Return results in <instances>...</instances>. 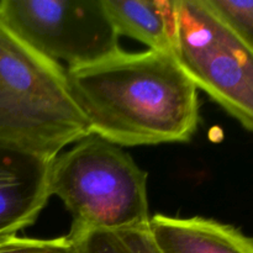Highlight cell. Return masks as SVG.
I'll list each match as a JSON object with an SVG mask.
<instances>
[{
    "label": "cell",
    "instance_id": "6da1fadb",
    "mask_svg": "<svg viewBox=\"0 0 253 253\" xmlns=\"http://www.w3.org/2000/svg\"><path fill=\"white\" fill-rule=\"evenodd\" d=\"M67 76L91 133L120 147L183 143L197 132L198 89L173 54L119 49Z\"/></svg>",
    "mask_w": 253,
    "mask_h": 253
},
{
    "label": "cell",
    "instance_id": "7a4b0ae2",
    "mask_svg": "<svg viewBox=\"0 0 253 253\" xmlns=\"http://www.w3.org/2000/svg\"><path fill=\"white\" fill-rule=\"evenodd\" d=\"M91 135L61 63L12 34L0 20V146L53 161Z\"/></svg>",
    "mask_w": 253,
    "mask_h": 253
},
{
    "label": "cell",
    "instance_id": "3957f363",
    "mask_svg": "<svg viewBox=\"0 0 253 253\" xmlns=\"http://www.w3.org/2000/svg\"><path fill=\"white\" fill-rule=\"evenodd\" d=\"M49 192L71 214L69 236L150 222L147 172L123 147L93 133L52 161Z\"/></svg>",
    "mask_w": 253,
    "mask_h": 253
},
{
    "label": "cell",
    "instance_id": "277c9868",
    "mask_svg": "<svg viewBox=\"0 0 253 253\" xmlns=\"http://www.w3.org/2000/svg\"><path fill=\"white\" fill-rule=\"evenodd\" d=\"M177 61L198 90L253 133V49L205 0H179Z\"/></svg>",
    "mask_w": 253,
    "mask_h": 253
},
{
    "label": "cell",
    "instance_id": "5b68a950",
    "mask_svg": "<svg viewBox=\"0 0 253 253\" xmlns=\"http://www.w3.org/2000/svg\"><path fill=\"white\" fill-rule=\"evenodd\" d=\"M0 20L25 43L68 68L121 49L103 0H4Z\"/></svg>",
    "mask_w": 253,
    "mask_h": 253
},
{
    "label": "cell",
    "instance_id": "8992f818",
    "mask_svg": "<svg viewBox=\"0 0 253 253\" xmlns=\"http://www.w3.org/2000/svg\"><path fill=\"white\" fill-rule=\"evenodd\" d=\"M52 161L0 146V237L31 226L52 197Z\"/></svg>",
    "mask_w": 253,
    "mask_h": 253
},
{
    "label": "cell",
    "instance_id": "52a82bcc",
    "mask_svg": "<svg viewBox=\"0 0 253 253\" xmlns=\"http://www.w3.org/2000/svg\"><path fill=\"white\" fill-rule=\"evenodd\" d=\"M148 229L162 253H253V236L203 216H151Z\"/></svg>",
    "mask_w": 253,
    "mask_h": 253
},
{
    "label": "cell",
    "instance_id": "ba28073f",
    "mask_svg": "<svg viewBox=\"0 0 253 253\" xmlns=\"http://www.w3.org/2000/svg\"><path fill=\"white\" fill-rule=\"evenodd\" d=\"M179 0H103L119 36L146 44L151 51L175 56L179 32Z\"/></svg>",
    "mask_w": 253,
    "mask_h": 253
},
{
    "label": "cell",
    "instance_id": "9c48e42d",
    "mask_svg": "<svg viewBox=\"0 0 253 253\" xmlns=\"http://www.w3.org/2000/svg\"><path fill=\"white\" fill-rule=\"evenodd\" d=\"M253 49V0H205Z\"/></svg>",
    "mask_w": 253,
    "mask_h": 253
},
{
    "label": "cell",
    "instance_id": "30bf717a",
    "mask_svg": "<svg viewBox=\"0 0 253 253\" xmlns=\"http://www.w3.org/2000/svg\"><path fill=\"white\" fill-rule=\"evenodd\" d=\"M0 253H79L76 242L67 236L31 239L16 235L0 237Z\"/></svg>",
    "mask_w": 253,
    "mask_h": 253
}]
</instances>
